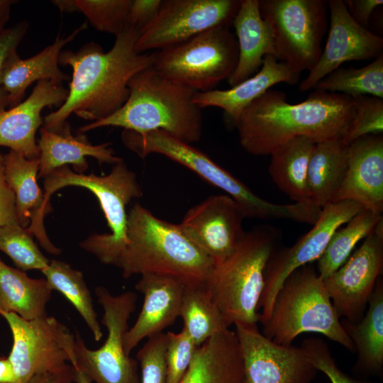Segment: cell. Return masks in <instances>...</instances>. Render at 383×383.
Segmentation results:
<instances>
[{"label": "cell", "mask_w": 383, "mask_h": 383, "mask_svg": "<svg viewBox=\"0 0 383 383\" xmlns=\"http://www.w3.org/2000/svg\"><path fill=\"white\" fill-rule=\"evenodd\" d=\"M68 89L50 80L38 82L31 94L9 109L0 111V146L8 147L27 159H38L35 133L43 124L41 112L45 107L61 106Z\"/></svg>", "instance_id": "d6986e66"}, {"label": "cell", "mask_w": 383, "mask_h": 383, "mask_svg": "<svg viewBox=\"0 0 383 383\" xmlns=\"http://www.w3.org/2000/svg\"><path fill=\"white\" fill-rule=\"evenodd\" d=\"M197 348L183 328L178 333H167L166 383L180 382L193 360Z\"/></svg>", "instance_id": "ab89813d"}, {"label": "cell", "mask_w": 383, "mask_h": 383, "mask_svg": "<svg viewBox=\"0 0 383 383\" xmlns=\"http://www.w3.org/2000/svg\"><path fill=\"white\" fill-rule=\"evenodd\" d=\"M327 4L330 10L327 41L316 65L300 82L301 91L312 89L345 62L375 59L383 53V38L356 23L344 1L330 0Z\"/></svg>", "instance_id": "ac0fdd59"}, {"label": "cell", "mask_w": 383, "mask_h": 383, "mask_svg": "<svg viewBox=\"0 0 383 383\" xmlns=\"http://www.w3.org/2000/svg\"><path fill=\"white\" fill-rule=\"evenodd\" d=\"M73 368L74 383H92L91 380L83 371L74 366H73Z\"/></svg>", "instance_id": "f907efd6"}, {"label": "cell", "mask_w": 383, "mask_h": 383, "mask_svg": "<svg viewBox=\"0 0 383 383\" xmlns=\"http://www.w3.org/2000/svg\"><path fill=\"white\" fill-rule=\"evenodd\" d=\"M167 333H160L148 338L138 350L137 360L141 369V383H166Z\"/></svg>", "instance_id": "f35d334b"}, {"label": "cell", "mask_w": 383, "mask_h": 383, "mask_svg": "<svg viewBox=\"0 0 383 383\" xmlns=\"http://www.w3.org/2000/svg\"><path fill=\"white\" fill-rule=\"evenodd\" d=\"M355 113V98L345 94L315 90L292 104L284 92L269 89L243 111L235 126L242 148L263 156L296 137L316 143L343 138Z\"/></svg>", "instance_id": "7a4b0ae2"}, {"label": "cell", "mask_w": 383, "mask_h": 383, "mask_svg": "<svg viewBox=\"0 0 383 383\" xmlns=\"http://www.w3.org/2000/svg\"><path fill=\"white\" fill-rule=\"evenodd\" d=\"M44 178V199L50 205V199L58 189L76 186L90 190L98 199L111 233L94 234L80 243L81 248L93 254L102 263L111 265L118 252L127 243L126 205L135 198L143 196V190L136 174L130 170L123 160L113 165L109 174L97 176L78 174L65 165L55 169Z\"/></svg>", "instance_id": "ba28073f"}, {"label": "cell", "mask_w": 383, "mask_h": 383, "mask_svg": "<svg viewBox=\"0 0 383 383\" xmlns=\"http://www.w3.org/2000/svg\"><path fill=\"white\" fill-rule=\"evenodd\" d=\"M348 146L343 138L316 143L308 170V190L312 204L322 209L331 203L348 169Z\"/></svg>", "instance_id": "f1b7e54d"}, {"label": "cell", "mask_w": 383, "mask_h": 383, "mask_svg": "<svg viewBox=\"0 0 383 383\" xmlns=\"http://www.w3.org/2000/svg\"><path fill=\"white\" fill-rule=\"evenodd\" d=\"M0 250L22 271L45 269L50 260L40 252L33 235L21 226H0Z\"/></svg>", "instance_id": "d590c367"}, {"label": "cell", "mask_w": 383, "mask_h": 383, "mask_svg": "<svg viewBox=\"0 0 383 383\" xmlns=\"http://www.w3.org/2000/svg\"><path fill=\"white\" fill-rule=\"evenodd\" d=\"M29 383H74V368L67 363L62 367L35 375Z\"/></svg>", "instance_id": "bcb514c9"}, {"label": "cell", "mask_w": 383, "mask_h": 383, "mask_svg": "<svg viewBox=\"0 0 383 383\" xmlns=\"http://www.w3.org/2000/svg\"><path fill=\"white\" fill-rule=\"evenodd\" d=\"M16 2L13 0H0V30L4 28L9 19L11 7Z\"/></svg>", "instance_id": "c3c4849f"}, {"label": "cell", "mask_w": 383, "mask_h": 383, "mask_svg": "<svg viewBox=\"0 0 383 383\" xmlns=\"http://www.w3.org/2000/svg\"><path fill=\"white\" fill-rule=\"evenodd\" d=\"M356 102L355 116L343 140L350 143L368 135H382L383 131V99L374 96L353 97Z\"/></svg>", "instance_id": "74e56055"}, {"label": "cell", "mask_w": 383, "mask_h": 383, "mask_svg": "<svg viewBox=\"0 0 383 383\" xmlns=\"http://www.w3.org/2000/svg\"><path fill=\"white\" fill-rule=\"evenodd\" d=\"M95 294L104 310L101 323L107 337L99 349L91 350L77 334L72 365L92 382L139 383L138 362L126 353L123 345L128 320L136 309L137 295L131 291L113 295L104 287H97Z\"/></svg>", "instance_id": "8fae6325"}, {"label": "cell", "mask_w": 383, "mask_h": 383, "mask_svg": "<svg viewBox=\"0 0 383 383\" xmlns=\"http://www.w3.org/2000/svg\"><path fill=\"white\" fill-rule=\"evenodd\" d=\"M327 1L261 0L259 9L272 33L277 60L301 74L316 65L327 28Z\"/></svg>", "instance_id": "30bf717a"}, {"label": "cell", "mask_w": 383, "mask_h": 383, "mask_svg": "<svg viewBox=\"0 0 383 383\" xmlns=\"http://www.w3.org/2000/svg\"><path fill=\"white\" fill-rule=\"evenodd\" d=\"M13 335L9 359L16 383H29L36 374L74 362L75 335L53 316L26 320L15 313L1 312Z\"/></svg>", "instance_id": "7c38bea8"}, {"label": "cell", "mask_w": 383, "mask_h": 383, "mask_svg": "<svg viewBox=\"0 0 383 383\" xmlns=\"http://www.w3.org/2000/svg\"><path fill=\"white\" fill-rule=\"evenodd\" d=\"M87 28L84 22L68 36L58 35L51 45L29 58L22 59L16 53L7 60L1 74L0 86L7 96L10 108L22 101L26 89L35 82L50 80L62 84L70 79L60 69L59 56L62 48Z\"/></svg>", "instance_id": "d4e9b609"}, {"label": "cell", "mask_w": 383, "mask_h": 383, "mask_svg": "<svg viewBox=\"0 0 383 383\" xmlns=\"http://www.w3.org/2000/svg\"><path fill=\"white\" fill-rule=\"evenodd\" d=\"M279 237L272 226L254 227L229 257L214 264L204 286L229 326L259 322L265 270Z\"/></svg>", "instance_id": "5b68a950"}, {"label": "cell", "mask_w": 383, "mask_h": 383, "mask_svg": "<svg viewBox=\"0 0 383 383\" xmlns=\"http://www.w3.org/2000/svg\"><path fill=\"white\" fill-rule=\"evenodd\" d=\"M20 226L16 213L15 195L5 177L4 155L0 154V226Z\"/></svg>", "instance_id": "7bdbcfd3"}, {"label": "cell", "mask_w": 383, "mask_h": 383, "mask_svg": "<svg viewBox=\"0 0 383 383\" xmlns=\"http://www.w3.org/2000/svg\"><path fill=\"white\" fill-rule=\"evenodd\" d=\"M161 2L162 0H132L128 25L138 28L140 32L154 19Z\"/></svg>", "instance_id": "ee69618b"}, {"label": "cell", "mask_w": 383, "mask_h": 383, "mask_svg": "<svg viewBox=\"0 0 383 383\" xmlns=\"http://www.w3.org/2000/svg\"><path fill=\"white\" fill-rule=\"evenodd\" d=\"M127 243L111 265L123 277L155 273L168 274L186 284H204L214 262L186 235L179 224L155 216L139 203L127 216Z\"/></svg>", "instance_id": "3957f363"}, {"label": "cell", "mask_w": 383, "mask_h": 383, "mask_svg": "<svg viewBox=\"0 0 383 383\" xmlns=\"http://www.w3.org/2000/svg\"><path fill=\"white\" fill-rule=\"evenodd\" d=\"M139 35L138 28L127 25L107 52L95 42L85 43L77 52L62 51L59 64L72 70L68 95L57 110L44 118L43 128L56 129L71 113L96 121L117 111L128 97L130 79L153 65L156 51L135 50Z\"/></svg>", "instance_id": "6da1fadb"}, {"label": "cell", "mask_w": 383, "mask_h": 383, "mask_svg": "<svg viewBox=\"0 0 383 383\" xmlns=\"http://www.w3.org/2000/svg\"><path fill=\"white\" fill-rule=\"evenodd\" d=\"M313 89L350 97L371 95L383 99V53L365 67L336 69Z\"/></svg>", "instance_id": "e575fe53"}, {"label": "cell", "mask_w": 383, "mask_h": 383, "mask_svg": "<svg viewBox=\"0 0 383 383\" xmlns=\"http://www.w3.org/2000/svg\"><path fill=\"white\" fill-rule=\"evenodd\" d=\"M179 383H245L235 331L229 328L219 331L198 347Z\"/></svg>", "instance_id": "484cf974"}, {"label": "cell", "mask_w": 383, "mask_h": 383, "mask_svg": "<svg viewBox=\"0 0 383 383\" xmlns=\"http://www.w3.org/2000/svg\"><path fill=\"white\" fill-rule=\"evenodd\" d=\"M39 159L29 160L13 150L4 155L5 177L15 195L20 226L34 235L47 252L57 255L61 250L52 243L44 227V217L52 207L45 204L37 183Z\"/></svg>", "instance_id": "7402d4cb"}, {"label": "cell", "mask_w": 383, "mask_h": 383, "mask_svg": "<svg viewBox=\"0 0 383 383\" xmlns=\"http://www.w3.org/2000/svg\"><path fill=\"white\" fill-rule=\"evenodd\" d=\"M238 60L236 38L229 26L221 25L156 51L152 67L179 84L196 92H205L228 79Z\"/></svg>", "instance_id": "9c48e42d"}, {"label": "cell", "mask_w": 383, "mask_h": 383, "mask_svg": "<svg viewBox=\"0 0 383 383\" xmlns=\"http://www.w3.org/2000/svg\"><path fill=\"white\" fill-rule=\"evenodd\" d=\"M243 362L245 383H311L318 370L304 350L279 345L265 337L257 324H235Z\"/></svg>", "instance_id": "2e32d148"}, {"label": "cell", "mask_w": 383, "mask_h": 383, "mask_svg": "<svg viewBox=\"0 0 383 383\" xmlns=\"http://www.w3.org/2000/svg\"><path fill=\"white\" fill-rule=\"evenodd\" d=\"M304 333H320L355 353L323 280L311 264L296 269L284 282L262 333L279 345H290Z\"/></svg>", "instance_id": "8992f818"}, {"label": "cell", "mask_w": 383, "mask_h": 383, "mask_svg": "<svg viewBox=\"0 0 383 383\" xmlns=\"http://www.w3.org/2000/svg\"><path fill=\"white\" fill-rule=\"evenodd\" d=\"M300 74L272 55H266L261 68L252 77L231 88L196 92L194 102L201 109L218 107L231 123L235 126L243 111L270 87L279 83L296 84Z\"/></svg>", "instance_id": "603a6c76"}, {"label": "cell", "mask_w": 383, "mask_h": 383, "mask_svg": "<svg viewBox=\"0 0 383 383\" xmlns=\"http://www.w3.org/2000/svg\"><path fill=\"white\" fill-rule=\"evenodd\" d=\"M0 383H16V375L9 357L0 356Z\"/></svg>", "instance_id": "7dc6e473"}, {"label": "cell", "mask_w": 383, "mask_h": 383, "mask_svg": "<svg viewBox=\"0 0 383 383\" xmlns=\"http://www.w3.org/2000/svg\"><path fill=\"white\" fill-rule=\"evenodd\" d=\"M52 3L62 12L75 11L73 0H57L52 1Z\"/></svg>", "instance_id": "681fc988"}, {"label": "cell", "mask_w": 383, "mask_h": 383, "mask_svg": "<svg viewBox=\"0 0 383 383\" xmlns=\"http://www.w3.org/2000/svg\"><path fill=\"white\" fill-rule=\"evenodd\" d=\"M41 272L50 288L60 292L79 312L91 331L94 340H100L103 333L82 272L57 260H50Z\"/></svg>", "instance_id": "d6a6232c"}, {"label": "cell", "mask_w": 383, "mask_h": 383, "mask_svg": "<svg viewBox=\"0 0 383 383\" xmlns=\"http://www.w3.org/2000/svg\"><path fill=\"white\" fill-rule=\"evenodd\" d=\"M353 201L376 215L383 211V137L368 135L348 146V169L332 202Z\"/></svg>", "instance_id": "ffe728a7"}, {"label": "cell", "mask_w": 383, "mask_h": 383, "mask_svg": "<svg viewBox=\"0 0 383 383\" xmlns=\"http://www.w3.org/2000/svg\"><path fill=\"white\" fill-rule=\"evenodd\" d=\"M353 20L366 28L374 9L383 4L382 0H346L344 1Z\"/></svg>", "instance_id": "f6af8a7d"}, {"label": "cell", "mask_w": 383, "mask_h": 383, "mask_svg": "<svg viewBox=\"0 0 383 383\" xmlns=\"http://www.w3.org/2000/svg\"><path fill=\"white\" fill-rule=\"evenodd\" d=\"M245 218L232 197L218 194L190 208L179 225L188 238L217 264L229 257L244 237Z\"/></svg>", "instance_id": "e0dca14e"}, {"label": "cell", "mask_w": 383, "mask_h": 383, "mask_svg": "<svg viewBox=\"0 0 383 383\" xmlns=\"http://www.w3.org/2000/svg\"><path fill=\"white\" fill-rule=\"evenodd\" d=\"M28 29L26 21L0 30V77L7 60L17 53V48ZM9 106L6 94L0 86V111Z\"/></svg>", "instance_id": "b9f144b4"}, {"label": "cell", "mask_w": 383, "mask_h": 383, "mask_svg": "<svg viewBox=\"0 0 383 383\" xmlns=\"http://www.w3.org/2000/svg\"><path fill=\"white\" fill-rule=\"evenodd\" d=\"M383 220L361 245L332 274L323 280L339 317L358 323L383 270Z\"/></svg>", "instance_id": "9a60e30c"}, {"label": "cell", "mask_w": 383, "mask_h": 383, "mask_svg": "<svg viewBox=\"0 0 383 383\" xmlns=\"http://www.w3.org/2000/svg\"><path fill=\"white\" fill-rule=\"evenodd\" d=\"M240 0H162L154 19L135 44L138 53L162 50L182 43L213 27L230 26Z\"/></svg>", "instance_id": "5bb4252c"}, {"label": "cell", "mask_w": 383, "mask_h": 383, "mask_svg": "<svg viewBox=\"0 0 383 383\" xmlns=\"http://www.w3.org/2000/svg\"><path fill=\"white\" fill-rule=\"evenodd\" d=\"M183 329L199 347L219 331L229 328L204 284H186L179 311Z\"/></svg>", "instance_id": "1f68e13d"}, {"label": "cell", "mask_w": 383, "mask_h": 383, "mask_svg": "<svg viewBox=\"0 0 383 383\" xmlns=\"http://www.w3.org/2000/svg\"><path fill=\"white\" fill-rule=\"evenodd\" d=\"M75 11L82 12L97 30L119 35L128 25L132 0H73Z\"/></svg>", "instance_id": "8d00e7d4"}, {"label": "cell", "mask_w": 383, "mask_h": 383, "mask_svg": "<svg viewBox=\"0 0 383 383\" xmlns=\"http://www.w3.org/2000/svg\"><path fill=\"white\" fill-rule=\"evenodd\" d=\"M52 292L45 278H30L0 260V313H15L26 320L45 316Z\"/></svg>", "instance_id": "4dcf8cb0"}, {"label": "cell", "mask_w": 383, "mask_h": 383, "mask_svg": "<svg viewBox=\"0 0 383 383\" xmlns=\"http://www.w3.org/2000/svg\"><path fill=\"white\" fill-rule=\"evenodd\" d=\"M301 348L318 371L323 372L331 383H363L344 373L337 365L327 343L321 338L303 340Z\"/></svg>", "instance_id": "60d3db41"}, {"label": "cell", "mask_w": 383, "mask_h": 383, "mask_svg": "<svg viewBox=\"0 0 383 383\" xmlns=\"http://www.w3.org/2000/svg\"><path fill=\"white\" fill-rule=\"evenodd\" d=\"M135 289L143 294L142 309L123 338L124 350H132L145 338L162 333L179 316L186 284L175 277L155 273L140 275Z\"/></svg>", "instance_id": "44dd1931"}, {"label": "cell", "mask_w": 383, "mask_h": 383, "mask_svg": "<svg viewBox=\"0 0 383 383\" xmlns=\"http://www.w3.org/2000/svg\"><path fill=\"white\" fill-rule=\"evenodd\" d=\"M315 145L316 143L309 138L296 137L270 154L269 172L272 181L294 203L311 204L307 179Z\"/></svg>", "instance_id": "f546056e"}, {"label": "cell", "mask_w": 383, "mask_h": 383, "mask_svg": "<svg viewBox=\"0 0 383 383\" xmlns=\"http://www.w3.org/2000/svg\"><path fill=\"white\" fill-rule=\"evenodd\" d=\"M121 140L127 148L141 158L159 154L192 170L232 197L241 207L245 218H283L299 222L304 218L300 204H278L263 199L204 152L163 131L138 133L123 130Z\"/></svg>", "instance_id": "52a82bcc"}, {"label": "cell", "mask_w": 383, "mask_h": 383, "mask_svg": "<svg viewBox=\"0 0 383 383\" xmlns=\"http://www.w3.org/2000/svg\"><path fill=\"white\" fill-rule=\"evenodd\" d=\"M232 25L236 34L238 60L227 80L233 87L257 73L265 56L277 59V53L270 28L261 17L259 0L241 1Z\"/></svg>", "instance_id": "4316f807"}, {"label": "cell", "mask_w": 383, "mask_h": 383, "mask_svg": "<svg viewBox=\"0 0 383 383\" xmlns=\"http://www.w3.org/2000/svg\"><path fill=\"white\" fill-rule=\"evenodd\" d=\"M128 86V97L117 111L80 127L78 133L113 126L138 133L163 131L188 144L200 140L203 116L193 100L196 91L167 78L152 66L136 73Z\"/></svg>", "instance_id": "277c9868"}, {"label": "cell", "mask_w": 383, "mask_h": 383, "mask_svg": "<svg viewBox=\"0 0 383 383\" xmlns=\"http://www.w3.org/2000/svg\"><path fill=\"white\" fill-rule=\"evenodd\" d=\"M358 323L345 318L340 323L352 340L357 360L355 367L368 374H379L383 367V281L379 277Z\"/></svg>", "instance_id": "83f0119b"}, {"label": "cell", "mask_w": 383, "mask_h": 383, "mask_svg": "<svg viewBox=\"0 0 383 383\" xmlns=\"http://www.w3.org/2000/svg\"><path fill=\"white\" fill-rule=\"evenodd\" d=\"M362 209L353 201L329 203L322 208L313 228L293 245L275 249L265 270V286L258 304L262 326L268 321L276 295L287 278L296 269L317 260L335 231Z\"/></svg>", "instance_id": "4fadbf2b"}, {"label": "cell", "mask_w": 383, "mask_h": 383, "mask_svg": "<svg viewBox=\"0 0 383 383\" xmlns=\"http://www.w3.org/2000/svg\"><path fill=\"white\" fill-rule=\"evenodd\" d=\"M39 150V171L38 177H45L59 167L71 165L74 172L83 174L88 168L86 157L89 156L99 163L116 164L123 159L116 156L109 143L94 145L84 133L72 134L70 124L54 130L40 129L37 142Z\"/></svg>", "instance_id": "cb8c5ba5"}, {"label": "cell", "mask_w": 383, "mask_h": 383, "mask_svg": "<svg viewBox=\"0 0 383 383\" xmlns=\"http://www.w3.org/2000/svg\"><path fill=\"white\" fill-rule=\"evenodd\" d=\"M382 220V215L362 209L340 227L331 236L323 252L317 260V272L325 279L350 257L359 241L365 239Z\"/></svg>", "instance_id": "836d02e7"}]
</instances>
